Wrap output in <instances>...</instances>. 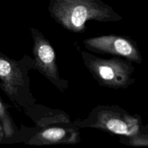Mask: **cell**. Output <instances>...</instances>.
Listing matches in <instances>:
<instances>
[{
    "label": "cell",
    "mask_w": 148,
    "mask_h": 148,
    "mask_svg": "<svg viewBox=\"0 0 148 148\" xmlns=\"http://www.w3.org/2000/svg\"><path fill=\"white\" fill-rule=\"evenodd\" d=\"M51 16L64 28L75 33L85 30L90 20L117 22L122 17L101 0H49Z\"/></svg>",
    "instance_id": "1"
},
{
    "label": "cell",
    "mask_w": 148,
    "mask_h": 148,
    "mask_svg": "<svg viewBox=\"0 0 148 148\" xmlns=\"http://www.w3.org/2000/svg\"><path fill=\"white\" fill-rule=\"evenodd\" d=\"M74 125L77 128L98 129L121 137H131L143 133L141 119L116 106H98L86 119L77 120Z\"/></svg>",
    "instance_id": "2"
},
{
    "label": "cell",
    "mask_w": 148,
    "mask_h": 148,
    "mask_svg": "<svg viewBox=\"0 0 148 148\" xmlns=\"http://www.w3.org/2000/svg\"><path fill=\"white\" fill-rule=\"evenodd\" d=\"M85 65L101 86L113 89L127 88L134 83L132 62L114 57L106 59L80 51Z\"/></svg>",
    "instance_id": "3"
},
{
    "label": "cell",
    "mask_w": 148,
    "mask_h": 148,
    "mask_svg": "<svg viewBox=\"0 0 148 148\" xmlns=\"http://www.w3.org/2000/svg\"><path fill=\"white\" fill-rule=\"evenodd\" d=\"M28 66L0 53V87L12 102L25 108L33 102L29 92Z\"/></svg>",
    "instance_id": "4"
},
{
    "label": "cell",
    "mask_w": 148,
    "mask_h": 148,
    "mask_svg": "<svg viewBox=\"0 0 148 148\" xmlns=\"http://www.w3.org/2000/svg\"><path fill=\"white\" fill-rule=\"evenodd\" d=\"M33 40V69H36L60 91L68 88V82L60 77L54 49L50 42L36 29L30 28Z\"/></svg>",
    "instance_id": "5"
},
{
    "label": "cell",
    "mask_w": 148,
    "mask_h": 148,
    "mask_svg": "<svg viewBox=\"0 0 148 148\" xmlns=\"http://www.w3.org/2000/svg\"><path fill=\"white\" fill-rule=\"evenodd\" d=\"M87 49L101 53H110L125 58L137 64L143 62L140 52L136 43L128 38L116 35L89 38L82 42Z\"/></svg>",
    "instance_id": "6"
},
{
    "label": "cell",
    "mask_w": 148,
    "mask_h": 148,
    "mask_svg": "<svg viewBox=\"0 0 148 148\" xmlns=\"http://www.w3.org/2000/svg\"><path fill=\"white\" fill-rule=\"evenodd\" d=\"M79 142V133L77 127L69 123L68 125L47 127L38 131L26 142L31 145L75 144Z\"/></svg>",
    "instance_id": "7"
},
{
    "label": "cell",
    "mask_w": 148,
    "mask_h": 148,
    "mask_svg": "<svg viewBox=\"0 0 148 148\" xmlns=\"http://www.w3.org/2000/svg\"><path fill=\"white\" fill-rule=\"evenodd\" d=\"M0 122L2 127L4 137H12L15 133L12 119L7 111V108L0 99Z\"/></svg>",
    "instance_id": "8"
},
{
    "label": "cell",
    "mask_w": 148,
    "mask_h": 148,
    "mask_svg": "<svg viewBox=\"0 0 148 148\" xmlns=\"http://www.w3.org/2000/svg\"><path fill=\"white\" fill-rule=\"evenodd\" d=\"M127 140L124 141V143L135 147H147L148 145V134H141L133 136L131 137H126Z\"/></svg>",
    "instance_id": "9"
},
{
    "label": "cell",
    "mask_w": 148,
    "mask_h": 148,
    "mask_svg": "<svg viewBox=\"0 0 148 148\" xmlns=\"http://www.w3.org/2000/svg\"><path fill=\"white\" fill-rule=\"evenodd\" d=\"M4 137V134H3V130H2V127H1V125L0 124V140L3 138Z\"/></svg>",
    "instance_id": "10"
}]
</instances>
